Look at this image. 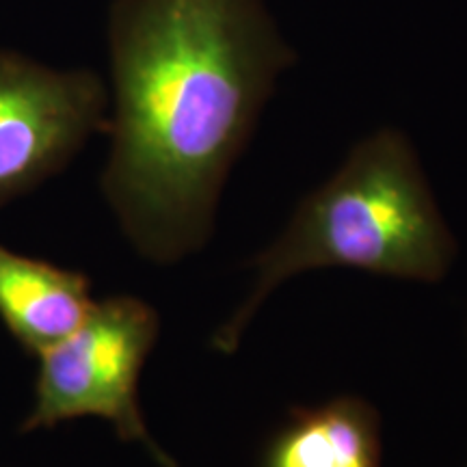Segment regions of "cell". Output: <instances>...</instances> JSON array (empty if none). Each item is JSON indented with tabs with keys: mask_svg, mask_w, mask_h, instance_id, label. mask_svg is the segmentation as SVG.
<instances>
[{
	"mask_svg": "<svg viewBox=\"0 0 467 467\" xmlns=\"http://www.w3.org/2000/svg\"><path fill=\"white\" fill-rule=\"evenodd\" d=\"M104 202L145 262L206 247L275 78L295 61L265 0H115Z\"/></svg>",
	"mask_w": 467,
	"mask_h": 467,
	"instance_id": "6da1fadb",
	"label": "cell"
},
{
	"mask_svg": "<svg viewBox=\"0 0 467 467\" xmlns=\"http://www.w3.org/2000/svg\"><path fill=\"white\" fill-rule=\"evenodd\" d=\"M457 249L413 145L400 130L381 128L350 150L342 167L309 192L284 232L255 255L254 288L210 344L232 355L268 295L301 273L355 268L437 284L451 271Z\"/></svg>",
	"mask_w": 467,
	"mask_h": 467,
	"instance_id": "7a4b0ae2",
	"label": "cell"
},
{
	"mask_svg": "<svg viewBox=\"0 0 467 467\" xmlns=\"http://www.w3.org/2000/svg\"><path fill=\"white\" fill-rule=\"evenodd\" d=\"M161 337V314L141 296L113 295L55 347L39 353L33 399L17 433L31 435L83 418L113 426L159 467H178L151 435L139 399L143 368Z\"/></svg>",
	"mask_w": 467,
	"mask_h": 467,
	"instance_id": "3957f363",
	"label": "cell"
},
{
	"mask_svg": "<svg viewBox=\"0 0 467 467\" xmlns=\"http://www.w3.org/2000/svg\"><path fill=\"white\" fill-rule=\"evenodd\" d=\"M109 102L91 69L0 48V208L66 171L93 134L107 132Z\"/></svg>",
	"mask_w": 467,
	"mask_h": 467,
	"instance_id": "277c9868",
	"label": "cell"
},
{
	"mask_svg": "<svg viewBox=\"0 0 467 467\" xmlns=\"http://www.w3.org/2000/svg\"><path fill=\"white\" fill-rule=\"evenodd\" d=\"M93 303L85 273L0 243V323L22 353L35 359L55 347L83 325Z\"/></svg>",
	"mask_w": 467,
	"mask_h": 467,
	"instance_id": "5b68a950",
	"label": "cell"
},
{
	"mask_svg": "<svg viewBox=\"0 0 467 467\" xmlns=\"http://www.w3.org/2000/svg\"><path fill=\"white\" fill-rule=\"evenodd\" d=\"M262 467H381V418L358 396L292 409L268 440Z\"/></svg>",
	"mask_w": 467,
	"mask_h": 467,
	"instance_id": "8992f818",
	"label": "cell"
}]
</instances>
